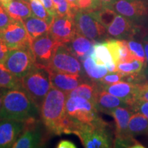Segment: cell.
I'll return each instance as SVG.
<instances>
[{"mask_svg": "<svg viewBox=\"0 0 148 148\" xmlns=\"http://www.w3.org/2000/svg\"><path fill=\"white\" fill-rule=\"evenodd\" d=\"M109 8L139 25L148 18V0H117Z\"/></svg>", "mask_w": 148, "mask_h": 148, "instance_id": "cell-11", "label": "cell"}, {"mask_svg": "<svg viewBox=\"0 0 148 148\" xmlns=\"http://www.w3.org/2000/svg\"><path fill=\"white\" fill-rule=\"evenodd\" d=\"M130 108L134 112H138L143 114L148 119V101L137 100L133 103Z\"/></svg>", "mask_w": 148, "mask_h": 148, "instance_id": "cell-34", "label": "cell"}, {"mask_svg": "<svg viewBox=\"0 0 148 148\" xmlns=\"http://www.w3.org/2000/svg\"><path fill=\"white\" fill-rule=\"evenodd\" d=\"M1 62L9 71L19 79L25 76L36 66L31 46L9 50Z\"/></svg>", "mask_w": 148, "mask_h": 148, "instance_id": "cell-5", "label": "cell"}, {"mask_svg": "<svg viewBox=\"0 0 148 148\" xmlns=\"http://www.w3.org/2000/svg\"><path fill=\"white\" fill-rule=\"evenodd\" d=\"M22 88L40 111L44 99L51 86L47 67L36 64L21 78Z\"/></svg>", "mask_w": 148, "mask_h": 148, "instance_id": "cell-4", "label": "cell"}, {"mask_svg": "<svg viewBox=\"0 0 148 148\" xmlns=\"http://www.w3.org/2000/svg\"><path fill=\"white\" fill-rule=\"evenodd\" d=\"M47 68L53 71L70 74L83 75L82 64L72 53L65 44H60L57 48Z\"/></svg>", "mask_w": 148, "mask_h": 148, "instance_id": "cell-9", "label": "cell"}, {"mask_svg": "<svg viewBox=\"0 0 148 148\" xmlns=\"http://www.w3.org/2000/svg\"><path fill=\"white\" fill-rule=\"evenodd\" d=\"M40 111L23 88L8 89L3 97L0 119L25 121L30 118H38Z\"/></svg>", "mask_w": 148, "mask_h": 148, "instance_id": "cell-1", "label": "cell"}, {"mask_svg": "<svg viewBox=\"0 0 148 148\" xmlns=\"http://www.w3.org/2000/svg\"><path fill=\"white\" fill-rule=\"evenodd\" d=\"M12 1V0H0V3H1V5H2L3 8H5L10 4V3Z\"/></svg>", "mask_w": 148, "mask_h": 148, "instance_id": "cell-44", "label": "cell"}, {"mask_svg": "<svg viewBox=\"0 0 148 148\" xmlns=\"http://www.w3.org/2000/svg\"><path fill=\"white\" fill-rule=\"evenodd\" d=\"M0 37L9 50L30 47L32 39L21 20H13L0 32Z\"/></svg>", "mask_w": 148, "mask_h": 148, "instance_id": "cell-10", "label": "cell"}, {"mask_svg": "<svg viewBox=\"0 0 148 148\" xmlns=\"http://www.w3.org/2000/svg\"><path fill=\"white\" fill-rule=\"evenodd\" d=\"M137 100L148 101V83L147 82L136 83V101Z\"/></svg>", "mask_w": 148, "mask_h": 148, "instance_id": "cell-33", "label": "cell"}, {"mask_svg": "<svg viewBox=\"0 0 148 148\" xmlns=\"http://www.w3.org/2000/svg\"><path fill=\"white\" fill-rule=\"evenodd\" d=\"M117 0H101L102 8H110Z\"/></svg>", "mask_w": 148, "mask_h": 148, "instance_id": "cell-41", "label": "cell"}, {"mask_svg": "<svg viewBox=\"0 0 148 148\" xmlns=\"http://www.w3.org/2000/svg\"><path fill=\"white\" fill-rule=\"evenodd\" d=\"M65 92L51 86L40 108V118L50 134L59 135L60 122L65 114Z\"/></svg>", "mask_w": 148, "mask_h": 148, "instance_id": "cell-2", "label": "cell"}, {"mask_svg": "<svg viewBox=\"0 0 148 148\" xmlns=\"http://www.w3.org/2000/svg\"><path fill=\"white\" fill-rule=\"evenodd\" d=\"M26 1H29V0H26Z\"/></svg>", "mask_w": 148, "mask_h": 148, "instance_id": "cell-47", "label": "cell"}, {"mask_svg": "<svg viewBox=\"0 0 148 148\" xmlns=\"http://www.w3.org/2000/svg\"><path fill=\"white\" fill-rule=\"evenodd\" d=\"M49 33L60 43L69 42L77 33L73 16H56L49 29Z\"/></svg>", "mask_w": 148, "mask_h": 148, "instance_id": "cell-14", "label": "cell"}, {"mask_svg": "<svg viewBox=\"0 0 148 148\" xmlns=\"http://www.w3.org/2000/svg\"><path fill=\"white\" fill-rule=\"evenodd\" d=\"M23 21L32 40L49 32L51 25L49 22L32 15Z\"/></svg>", "mask_w": 148, "mask_h": 148, "instance_id": "cell-22", "label": "cell"}, {"mask_svg": "<svg viewBox=\"0 0 148 148\" xmlns=\"http://www.w3.org/2000/svg\"><path fill=\"white\" fill-rule=\"evenodd\" d=\"M114 147H129V148H144L145 147L136 140L132 135L121 138H114L113 140Z\"/></svg>", "mask_w": 148, "mask_h": 148, "instance_id": "cell-30", "label": "cell"}, {"mask_svg": "<svg viewBox=\"0 0 148 148\" xmlns=\"http://www.w3.org/2000/svg\"><path fill=\"white\" fill-rule=\"evenodd\" d=\"M145 67H146V71H145V73H144V74H145L146 82L148 83V65H146Z\"/></svg>", "mask_w": 148, "mask_h": 148, "instance_id": "cell-45", "label": "cell"}, {"mask_svg": "<svg viewBox=\"0 0 148 148\" xmlns=\"http://www.w3.org/2000/svg\"><path fill=\"white\" fill-rule=\"evenodd\" d=\"M5 9L14 20L23 21L32 16L29 1L26 0H12Z\"/></svg>", "mask_w": 148, "mask_h": 148, "instance_id": "cell-23", "label": "cell"}, {"mask_svg": "<svg viewBox=\"0 0 148 148\" xmlns=\"http://www.w3.org/2000/svg\"><path fill=\"white\" fill-rule=\"evenodd\" d=\"M143 27L129 18L116 14L113 21L106 27L108 36L118 39H132L134 36L143 32Z\"/></svg>", "mask_w": 148, "mask_h": 148, "instance_id": "cell-13", "label": "cell"}, {"mask_svg": "<svg viewBox=\"0 0 148 148\" xmlns=\"http://www.w3.org/2000/svg\"><path fill=\"white\" fill-rule=\"evenodd\" d=\"M95 43L96 42L87 37L77 32L73 39L65 45L77 58L83 61L91 54L93 50V46Z\"/></svg>", "mask_w": 148, "mask_h": 148, "instance_id": "cell-18", "label": "cell"}, {"mask_svg": "<svg viewBox=\"0 0 148 148\" xmlns=\"http://www.w3.org/2000/svg\"><path fill=\"white\" fill-rule=\"evenodd\" d=\"M82 65L86 76L94 82H99L108 72L105 66L96 64L90 56L82 61Z\"/></svg>", "mask_w": 148, "mask_h": 148, "instance_id": "cell-26", "label": "cell"}, {"mask_svg": "<svg viewBox=\"0 0 148 148\" xmlns=\"http://www.w3.org/2000/svg\"><path fill=\"white\" fill-rule=\"evenodd\" d=\"M117 69L118 71H119L124 75L135 74L134 73V67H133L132 61L131 62H119L117 64Z\"/></svg>", "mask_w": 148, "mask_h": 148, "instance_id": "cell-36", "label": "cell"}, {"mask_svg": "<svg viewBox=\"0 0 148 148\" xmlns=\"http://www.w3.org/2000/svg\"><path fill=\"white\" fill-rule=\"evenodd\" d=\"M94 105L98 111L108 114H110L111 110L117 107H128L125 101H123L120 98L112 95L110 92L103 89L101 84L96 96Z\"/></svg>", "mask_w": 148, "mask_h": 148, "instance_id": "cell-19", "label": "cell"}, {"mask_svg": "<svg viewBox=\"0 0 148 148\" xmlns=\"http://www.w3.org/2000/svg\"><path fill=\"white\" fill-rule=\"evenodd\" d=\"M2 5L0 6V32L13 21Z\"/></svg>", "mask_w": 148, "mask_h": 148, "instance_id": "cell-35", "label": "cell"}, {"mask_svg": "<svg viewBox=\"0 0 148 148\" xmlns=\"http://www.w3.org/2000/svg\"><path fill=\"white\" fill-rule=\"evenodd\" d=\"M1 3H0V6H1Z\"/></svg>", "mask_w": 148, "mask_h": 148, "instance_id": "cell-46", "label": "cell"}, {"mask_svg": "<svg viewBox=\"0 0 148 148\" xmlns=\"http://www.w3.org/2000/svg\"><path fill=\"white\" fill-rule=\"evenodd\" d=\"M130 107L120 106L113 109L110 115L113 116L115 122V138H121L130 135L128 132V123L130 118L133 114Z\"/></svg>", "mask_w": 148, "mask_h": 148, "instance_id": "cell-20", "label": "cell"}, {"mask_svg": "<svg viewBox=\"0 0 148 148\" xmlns=\"http://www.w3.org/2000/svg\"><path fill=\"white\" fill-rule=\"evenodd\" d=\"M47 69L51 86L65 92L66 95L85 81L82 75L55 71L47 67Z\"/></svg>", "mask_w": 148, "mask_h": 148, "instance_id": "cell-16", "label": "cell"}, {"mask_svg": "<svg viewBox=\"0 0 148 148\" xmlns=\"http://www.w3.org/2000/svg\"><path fill=\"white\" fill-rule=\"evenodd\" d=\"M123 77L124 75L120 73L119 71L114 72V73L106 74L99 81V82L102 85H110L123 80Z\"/></svg>", "mask_w": 148, "mask_h": 148, "instance_id": "cell-32", "label": "cell"}, {"mask_svg": "<svg viewBox=\"0 0 148 148\" xmlns=\"http://www.w3.org/2000/svg\"><path fill=\"white\" fill-rule=\"evenodd\" d=\"M56 14L58 16H74L75 12L72 10L67 0H53Z\"/></svg>", "mask_w": 148, "mask_h": 148, "instance_id": "cell-31", "label": "cell"}, {"mask_svg": "<svg viewBox=\"0 0 148 148\" xmlns=\"http://www.w3.org/2000/svg\"><path fill=\"white\" fill-rule=\"evenodd\" d=\"M57 148H76V145L69 140H61L56 146Z\"/></svg>", "mask_w": 148, "mask_h": 148, "instance_id": "cell-39", "label": "cell"}, {"mask_svg": "<svg viewBox=\"0 0 148 148\" xmlns=\"http://www.w3.org/2000/svg\"><path fill=\"white\" fill-rule=\"evenodd\" d=\"M60 44L62 43L57 41L49 32L32 40L31 49L34 56L36 64L47 67Z\"/></svg>", "mask_w": 148, "mask_h": 148, "instance_id": "cell-12", "label": "cell"}, {"mask_svg": "<svg viewBox=\"0 0 148 148\" xmlns=\"http://www.w3.org/2000/svg\"><path fill=\"white\" fill-rule=\"evenodd\" d=\"M90 56L97 65L105 66L106 67L110 64H116L105 41L96 42L93 46V50Z\"/></svg>", "mask_w": 148, "mask_h": 148, "instance_id": "cell-24", "label": "cell"}, {"mask_svg": "<svg viewBox=\"0 0 148 148\" xmlns=\"http://www.w3.org/2000/svg\"><path fill=\"white\" fill-rule=\"evenodd\" d=\"M127 40V46H128L130 51L134 56V58L142 61L143 62H145L146 64L145 53L143 44L138 41H136L134 38Z\"/></svg>", "mask_w": 148, "mask_h": 148, "instance_id": "cell-29", "label": "cell"}, {"mask_svg": "<svg viewBox=\"0 0 148 148\" xmlns=\"http://www.w3.org/2000/svg\"><path fill=\"white\" fill-rule=\"evenodd\" d=\"M0 88L7 89L22 88L21 79L18 78L9 71L2 62H0Z\"/></svg>", "mask_w": 148, "mask_h": 148, "instance_id": "cell-27", "label": "cell"}, {"mask_svg": "<svg viewBox=\"0 0 148 148\" xmlns=\"http://www.w3.org/2000/svg\"><path fill=\"white\" fill-rule=\"evenodd\" d=\"M71 5L72 10L74 12H75L77 10H79L78 6H77V0H67Z\"/></svg>", "mask_w": 148, "mask_h": 148, "instance_id": "cell-43", "label": "cell"}, {"mask_svg": "<svg viewBox=\"0 0 148 148\" xmlns=\"http://www.w3.org/2000/svg\"><path fill=\"white\" fill-rule=\"evenodd\" d=\"M29 3L32 16L45 20L51 24L53 23L55 16L48 12L40 0H29Z\"/></svg>", "mask_w": 148, "mask_h": 148, "instance_id": "cell-28", "label": "cell"}, {"mask_svg": "<svg viewBox=\"0 0 148 148\" xmlns=\"http://www.w3.org/2000/svg\"><path fill=\"white\" fill-rule=\"evenodd\" d=\"M73 134L78 136L86 148H108L113 143L108 123L102 119L93 123L76 121Z\"/></svg>", "mask_w": 148, "mask_h": 148, "instance_id": "cell-3", "label": "cell"}, {"mask_svg": "<svg viewBox=\"0 0 148 148\" xmlns=\"http://www.w3.org/2000/svg\"><path fill=\"white\" fill-rule=\"evenodd\" d=\"M143 47L145 53V58H146V65H148V34L145 35L143 38Z\"/></svg>", "mask_w": 148, "mask_h": 148, "instance_id": "cell-40", "label": "cell"}, {"mask_svg": "<svg viewBox=\"0 0 148 148\" xmlns=\"http://www.w3.org/2000/svg\"><path fill=\"white\" fill-rule=\"evenodd\" d=\"M43 124L38 118H30L24 121L21 135L12 146L13 148H36L45 145L47 138Z\"/></svg>", "mask_w": 148, "mask_h": 148, "instance_id": "cell-8", "label": "cell"}, {"mask_svg": "<svg viewBox=\"0 0 148 148\" xmlns=\"http://www.w3.org/2000/svg\"><path fill=\"white\" fill-rule=\"evenodd\" d=\"M134 112L129 120V134L133 136L148 135V119L143 114L138 112Z\"/></svg>", "mask_w": 148, "mask_h": 148, "instance_id": "cell-25", "label": "cell"}, {"mask_svg": "<svg viewBox=\"0 0 148 148\" xmlns=\"http://www.w3.org/2000/svg\"><path fill=\"white\" fill-rule=\"evenodd\" d=\"M101 86L107 92L125 101L130 108L136 101V83L119 81L110 85L101 84Z\"/></svg>", "mask_w": 148, "mask_h": 148, "instance_id": "cell-17", "label": "cell"}, {"mask_svg": "<svg viewBox=\"0 0 148 148\" xmlns=\"http://www.w3.org/2000/svg\"><path fill=\"white\" fill-rule=\"evenodd\" d=\"M77 32L95 42L106 40V28L94 16L90 11L77 10L73 16Z\"/></svg>", "mask_w": 148, "mask_h": 148, "instance_id": "cell-7", "label": "cell"}, {"mask_svg": "<svg viewBox=\"0 0 148 148\" xmlns=\"http://www.w3.org/2000/svg\"><path fill=\"white\" fill-rule=\"evenodd\" d=\"M65 114L74 121L80 123H93L101 119L94 103L79 96L67 97Z\"/></svg>", "mask_w": 148, "mask_h": 148, "instance_id": "cell-6", "label": "cell"}, {"mask_svg": "<svg viewBox=\"0 0 148 148\" xmlns=\"http://www.w3.org/2000/svg\"><path fill=\"white\" fill-rule=\"evenodd\" d=\"M41 3L43 4L45 8L47 9L48 12L50 13L51 15L56 16V9L53 4V0H40Z\"/></svg>", "mask_w": 148, "mask_h": 148, "instance_id": "cell-37", "label": "cell"}, {"mask_svg": "<svg viewBox=\"0 0 148 148\" xmlns=\"http://www.w3.org/2000/svg\"><path fill=\"white\" fill-rule=\"evenodd\" d=\"M101 87V84L99 82H94V81H87L81 83L78 86H77L75 89L71 90L66 95L67 97H83L87 99L92 103H95L96 96L99 88Z\"/></svg>", "mask_w": 148, "mask_h": 148, "instance_id": "cell-21", "label": "cell"}, {"mask_svg": "<svg viewBox=\"0 0 148 148\" xmlns=\"http://www.w3.org/2000/svg\"><path fill=\"white\" fill-rule=\"evenodd\" d=\"M9 51V49L5 45L2 38L0 37V62L4 60Z\"/></svg>", "mask_w": 148, "mask_h": 148, "instance_id": "cell-38", "label": "cell"}, {"mask_svg": "<svg viewBox=\"0 0 148 148\" xmlns=\"http://www.w3.org/2000/svg\"><path fill=\"white\" fill-rule=\"evenodd\" d=\"M24 121L13 119H0V148L12 147L21 135Z\"/></svg>", "mask_w": 148, "mask_h": 148, "instance_id": "cell-15", "label": "cell"}, {"mask_svg": "<svg viewBox=\"0 0 148 148\" xmlns=\"http://www.w3.org/2000/svg\"><path fill=\"white\" fill-rule=\"evenodd\" d=\"M8 90V89H7V88H0V112H1V108H2L3 97H4L5 92H7V90Z\"/></svg>", "mask_w": 148, "mask_h": 148, "instance_id": "cell-42", "label": "cell"}]
</instances>
